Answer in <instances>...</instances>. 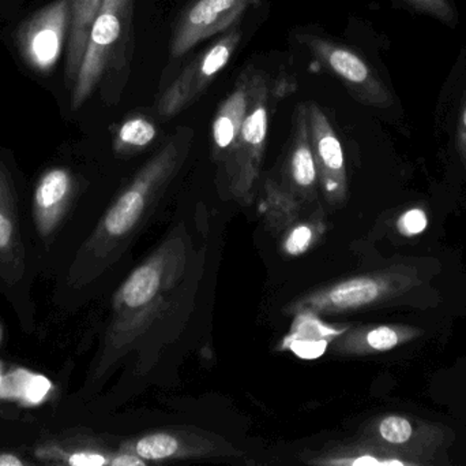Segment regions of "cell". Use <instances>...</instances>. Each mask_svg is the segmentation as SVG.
Listing matches in <instances>:
<instances>
[{"label":"cell","mask_w":466,"mask_h":466,"mask_svg":"<svg viewBox=\"0 0 466 466\" xmlns=\"http://www.w3.org/2000/svg\"><path fill=\"white\" fill-rule=\"evenodd\" d=\"M187 260L185 237L172 235L123 282L114 297L112 320L93 380L101 379L168 309L172 295L185 275Z\"/></svg>","instance_id":"cell-1"},{"label":"cell","mask_w":466,"mask_h":466,"mask_svg":"<svg viewBox=\"0 0 466 466\" xmlns=\"http://www.w3.org/2000/svg\"><path fill=\"white\" fill-rule=\"evenodd\" d=\"M193 131L177 130L137 172L116 202L106 211L78 257L81 279L89 282L125 251L157 205L161 194L187 158Z\"/></svg>","instance_id":"cell-2"},{"label":"cell","mask_w":466,"mask_h":466,"mask_svg":"<svg viewBox=\"0 0 466 466\" xmlns=\"http://www.w3.org/2000/svg\"><path fill=\"white\" fill-rule=\"evenodd\" d=\"M301 43L320 67L333 74L353 101L410 136V120L388 71L366 52L318 35H303Z\"/></svg>","instance_id":"cell-3"},{"label":"cell","mask_w":466,"mask_h":466,"mask_svg":"<svg viewBox=\"0 0 466 466\" xmlns=\"http://www.w3.org/2000/svg\"><path fill=\"white\" fill-rule=\"evenodd\" d=\"M295 87L289 77H271L265 71L255 70L246 117L233 142L228 161L218 172L233 199L241 205H248L254 199L268 144L273 104L289 95Z\"/></svg>","instance_id":"cell-4"},{"label":"cell","mask_w":466,"mask_h":466,"mask_svg":"<svg viewBox=\"0 0 466 466\" xmlns=\"http://www.w3.org/2000/svg\"><path fill=\"white\" fill-rule=\"evenodd\" d=\"M134 0H104L93 21L84 59L71 93V109L78 111L104 79L125 66V51L133 26Z\"/></svg>","instance_id":"cell-5"},{"label":"cell","mask_w":466,"mask_h":466,"mask_svg":"<svg viewBox=\"0 0 466 466\" xmlns=\"http://www.w3.org/2000/svg\"><path fill=\"white\" fill-rule=\"evenodd\" d=\"M240 41V29L232 26L212 46L197 55L161 93L157 114L163 118H174L193 106L231 62Z\"/></svg>","instance_id":"cell-6"},{"label":"cell","mask_w":466,"mask_h":466,"mask_svg":"<svg viewBox=\"0 0 466 466\" xmlns=\"http://www.w3.org/2000/svg\"><path fill=\"white\" fill-rule=\"evenodd\" d=\"M70 26V0H54L35 11L16 35L22 59L40 73L51 71L66 52Z\"/></svg>","instance_id":"cell-7"},{"label":"cell","mask_w":466,"mask_h":466,"mask_svg":"<svg viewBox=\"0 0 466 466\" xmlns=\"http://www.w3.org/2000/svg\"><path fill=\"white\" fill-rule=\"evenodd\" d=\"M393 281L390 276L361 275L344 279L336 284L325 285L290 301L285 306L287 315L296 312L312 311L319 315L352 314L382 303L393 293Z\"/></svg>","instance_id":"cell-8"},{"label":"cell","mask_w":466,"mask_h":466,"mask_svg":"<svg viewBox=\"0 0 466 466\" xmlns=\"http://www.w3.org/2000/svg\"><path fill=\"white\" fill-rule=\"evenodd\" d=\"M432 128L466 174V43L438 93Z\"/></svg>","instance_id":"cell-9"},{"label":"cell","mask_w":466,"mask_h":466,"mask_svg":"<svg viewBox=\"0 0 466 466\" xmlns=\"http://www.w3.org/2000/svg\"><path fill=\"white\" fill-rule=\"evenodd\" d=\"M309 139L319 175L320 193L328 204H344L348 194L344 145L328 115L318 104L306 103Z\"/></svg>","instance_id":"cell-10"},{"label":"cell","mask_w":466,"mask_h":466,"mask_svg":"<svg viewBox=\"0 0 466 466\" xmlns=\"http://www.w3.org/2000/svg\"><path fill=\"white\" fill-rule=\"evenodd\" d=\"M258 2L259 0H196L183 11L175 26L172 57H183L207 38L231 29L233 24Z\"/></svg>","instance_id":"cell-11"},{"label":"cell","mask_w":466,"mask_h":466,"mask_svg":"<svg viewBox=\"0 0 466 466\" xmlns=\"http://www.w3.org/2000/svg\"><path fill=\"white\" fill-rule=\"evenodd\" d=\"M279 182L304 204L319 202V175L309 139L306 103L296 107L292 136Z\"/></svg>","instance_id":"cell-12"},{"label":"cell","mask_w":466,"mask_h":466,"mask_svg":"<svg viewBox=\"0 0 466 466\" xmlns=\"http://www.w3.org/2000/svg\"><path fill=\"white\" fill-rule=\"evenodd\" d=\"M254 67L241 71L235 87L228 96L221 101L212 123V159L218 166V171L228 161L233 142L240 130L246 117L247 107L254 84Z\"/></svg>","instance_id":"cell-13"},{"label":"cell","mask_w":466,"mask_h":466,"mask_svg":"<svg viewBox=\"0 0 466 466\" xmlns=\"http://www.w3.org/2000/svg\"><path fill=\"white\" fill-rule=\"evenodd\" d=\"M123 446L147 462L196 459L218 451L216 443L208 438L182 431L152 432Z\"/></svg>","instance_id":"cell-14"},{"label":"cell","mask_w":466,"mask_h":466,"mask_svg":"<svg viewBox=\"0 0 466 466\" xmlns=\"http://www.w3.org/2000/svg\"><path fill=\"white\" fill-rule=\"evenodd\" d=\"M292 327L284 337L279 350H289L301 360H317L325 355L331 342L348 331V327L329 325L312 311H299L293 315Z\"/></svg>","instance_id":"cell-15"},{"label":"cell","mask_w":466,"mask_h":466,"mask_svg":"<svg viewBox=\"0 0 466 466\" xmlns=\"http://www.w3.org/2000/svg\"><path fill=\"white\" fill-rule=\"evenodd\" d=\"M73 177L65 169H52L40 178L35 194L38 232L48 237L59 223L73 193Z\"/></svg>","instance_id":"cell-16"},{"label":"cell","mask_w":466,"mask_h":466,"mask_svg":"<svg viewBox=\"0 0 466 466\" xmlns=\"http://www.w3.org/2000/svg\"><path fill=\"white\" fill-rule=\"evenodd\" d=\"M14 193L10 174L0 163V267L5 268V275L22 271V245Z\"/></svg>","instance_id":"cell-17"},{"label":"cell","mask_w":466,"mask_h":466,"mask_svg":"<svg viewBox=\"0 0 466 466\" xmlns=\"http://www.w3.org/2000/svg\"><path fill=\"white\" fill-rule=\"evenodd\" d=\"M304 204L295 194L288 192L279 180L268 178L262 189L259 212L265 222L266 229L274 237H282L293 224L304 218Z\"/></svg>","instance_id":"cell-18"},{"label":"cell","mask_w":466,"mask_h":466,"mask_svg":"<svg viewBox=\"0 0 466 466\" xmlns=\"http://www.w3.org/2000/svg\"><path fill=\"white\" fill-rule=\"evenodd\" d=\"M104 0H70L71 26L66 47V77L74 84L84 59L93 21Z\"/></svg>","instance_id":"cell-19"},{"label":"cell","mask_w":466,"mask_h":466,"mask_svg":"<svg viewBox=\"0 0 466 466\" xmlns=\"http://www.w3.org/2000/svg\"><path fill=\"white\" fill-rule=\"evenodd\" d=\"M157 136L158 129L152 119L141 114L133 115L117 129L114 148L120 155H133L150 147Z\"/></svg>","instance_id":"cell-20"},{"label":"cell","mask_w":466,"mask_h":466,"mask_svg":"<svg viewBox=\"0 0 466 466\" xmlns=\"http://www.w3.org/2000/svg\"><path fill=\"white\" fill-rule=\"evenodd\" d=\"M325 226L322 207L317 205L312 215L304 216L282 235V251L287 256H301L318 243Z\"/></svg>","instance_id":"cell-21"},{"label":"cell","mask_w":466,"mask_h":466,"mask_svg":"<svg viewBox=\"0 0 466 466\" xmlns=\"http://www.w3.org/2000/svg\"><path fill=\"white\" fill-rule=\"evenodd\" d=\"M408 13L418 14L440 22L449 29L460 25V10L454 0H391Z\"/></svg>","instance_id":"cell-22"},{"label":"cell","mask_w":466,"mask_h":466,"mask_svg":"<svg viewBox=\"0 0 466 466\" xmlns=\"http://www.w3.org/2000/svg\"><path fill=\"white\" fill-rule=\"evenodd\" d=\"M49 382L46 378L29 375L26 372H16L14 377H8L3 382V388L10 396L18 397L29 402H38L48 393Z\"/></svg>","instance_id":"cell-23"},{"label":"cell","mask_w":466,"mask_h":466,"mask_svg":"<svg viewBox=\"0 0 466 466\" xmlns=\"http://www.w3.org/2000/svg\"><path fill=\"white\" fill-rule=\"evenodd\" d=\"M380 434L386 442L402 445L412 437V426L410 421L399 416H390L380 421Z\"/></svg>","instance_id":"cell-24"},{"label":"cell","mask_w":466,"mask_h":466,"mask_svg":"<svg viewBox=\"0 0 466 466\" xmlns=\"http://www.w3.org/2000/svg\"><path fill=\"white\" fill-rule=\"evenodd\" d=\"M427 216L421 210L408 211L400 218L399 230L404 235L420 234L426 230Z\"/></svg>","instance_id":"cell-25"},{"label":"cell","mask_w":466,"mask_h":466,"mask_svg":"<svg viewBox=\"0 0 466 466\" xmlns=\"http://www.w3.org/2000/svg\"><path fill=\"white\" fill-rule=\"evenodd\" d=\"M112 456L96 450H82L71 454L67 464L73 466H104L111 464Z\"/></svg>","instance_id":"cell-26"},{"label":"cell","mask_w":466,"mask_h":466,"mask_svg":"<svg viewBox=\"0 0 466 466\" xmlns=\"http://www.w3.org/2000/svg\"><path fill=\"white\" fill-rule=\"evenodd\" d=\"M147 462L144 460L139 459L137 454H134L130 449L122 446L116 454L112 456L111 464L112 466H145Z\"/></svg>","instance_id":"cell-27"},{"label":"cell","mask_w":466,"mask_h":466,"mask_svg":"<svg viewBox=\"0 0 466 466\" xmlns=\"http://www.w3.org/2000/svg\"><path fill=\"white\" fill-rule=\"evenodd\" d=\"M25 462L14 454H0V466H22Z\"/></svg>","instance_id":"cell-28"}]
</instances>
